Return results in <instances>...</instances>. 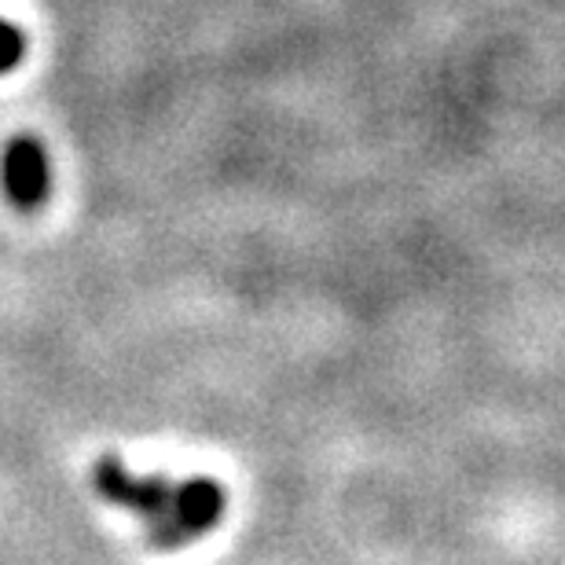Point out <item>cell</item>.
<instances>
[{
    "label": "cell",
    "mask_w": 565,
    "mask_h": 565,
    "mask_svg": "<svg viewBox=\"0 0 565 565\" xmlns=\"http://www.w3.org/2000/svg\"><path fill=\"white\" fill-rule=\"evenodd\" d=\"M93 489L107 503L137 514L143 522V540L158 547V540H162L169 525V514H173L177 481H169L166 473H132L118 456H99L93 467Z\"/></svg>",
    "instance_id": "6da1fadb"
},
{
    "label": "cell",
    "mask_w": 565,
    "mask_h": 565,
    "mask_svg": "<svg viewBox=\"0 0 565 565\" xmlns=\"http://www.w3.org/2000/svg\"><path fill=\"white\" fill-rule=\"evenodd\" d=\"M0 184H4L11 206L22 213L44 206L52 188V173H49V154H44V143L38 137H15L4 147V154H0Z\"/></svg>",
    "instance_id": "7a4b0ae2"
},
{
    "label": "cell",
    "mask_w": 565,
    "mask_h": 565,
    "mask_svg": "<svg viewBox=\"0 0 565 565\" xmlns=\"http://www.w3.org/2000/svg\"><path fill=\"white\" fill-rule=\"evenodd\" d=\"M224 489L213 478H195L180 481L177 484V500H173V514H169V525L162 540H158V551H169V547H180L188 540H195L199 533H206L221 522L224 514Z\"/></svg>",
    "instance_id": "3957f363"
},
{
    "label": "cell",
    "mask_w": 565,
    "mask_h": 565,
    "mask_svg": "<svg viewBox=\"0 0 565 565\" xmlns=\"http://www.w3.org/2000/svg\"><path fill=\"white\" fill-rule=\"evenodd\" d=\"M26 55V38H22L19 26L0 19V74H11Z\"/></svg>",
    "instance_id": "277c9868"
}]
</instances>
